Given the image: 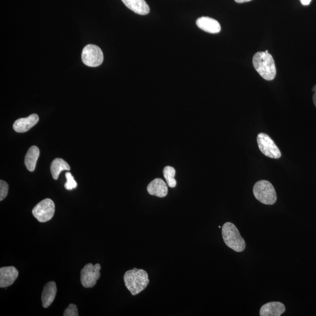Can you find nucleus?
Instances as JSON below:
<instances>
[{
	"label": "nucleus",
	"mask_w": 316,
	"mask_h": 316,
	"mask_svg": "<svg viewBox=\"0 0 316 316\" xmlns=\"http://www.w3.org/2000/svg\"><path fill=\"white\" fill-rule=\"evenodd\" d=\"M124 283L131 294L136 296L143 292L150 283L149 276L144 270L134 268L124 276Z\"/></svg>",
	"instance_id": "nucleus-1"
},
{
	"label": "nucleus",
	"mask_w": 316,
	"mask_h": 316,
	"mask_svg": "<svg viewBox=\"0 0 316 316\" xmlns=\"http://www.w3.org/2000/svg\"><path fill=\"white\" fill-rule=\"evenodd\" d=\"M254 68L262 78L268 81L274 80L277 75L273 57L269 53L259 52L254 55L253 59Z\"/></svg>",
	"instance_id": "nucleus-2"
},
{
	"label": "nucleus",
	"mask_w": 316,
	"mask_h": 316,
	"mask_svg": "<svg viewBox=\"0 0 316 316\" xmlns=\"http://www.w3.org/2000/svg\"><path fill=\"white\" fill-rule=\"evenodd\" d=\"M222 236L228 247L237 253L243 252L246 247L244 238L235 225L227 222L222 227Z\"/></svg>",
	"instance_id": "nucleus-3"
},
{
	"label": "nucleus",
	"mask_w": 316,
	"mask_h": 316,
	"mask_svg": "<svg viewBox=\"0 0 316 316\" xmlns=\"http://www.w3.org/2000/svg\"><path fill=\"white\" fill-rule=\"evenodd\" d=\"M253 193L255 197L264 204H274L277 200L274 187L267 180L257 181L253 188Z\"/></svg>",
	"instance_id": "nucleus-4"
},
{
	"label": "nucleus",
	"mask_w": 316,
	"mask_h": 316,
	"mask_svg": "<svg viewBox=\"0 0 316 316\" xmlns=\"http://www.w3.org/2000/svg\"><path fill=\"white\" fill-rule=\"evenodd\" d=\"M257 140L259 149L264 156L272 159H279L281 157L280 149L267 134H259Z\"/></svg>",
	"instance_id": "nucleus-5"
},
{
	"label": "nucleus",
	"mask_w": 316,
	"mask_h": 316,
	"mask_svg": "<svg viewBox=\"0 0 316 316\" xmlns=\"http://www.w3.org/2000/svg\"><path fill=\"white\" fill-rule=\"evenodd\" d=\"M55 205L50 199L40 201L32 210V214L41 223H45L52 219L54 216Z\"/></svg>",
	"instance_id": "nucleus-6"
},
{
	"label": "nucleus",
	"mask_w": 316,
	"mask_h": 316,
	"mask_svg": "<svg viewBox=\"0 0 316 316\" xmlns=\"http://www.w3.org/2000/svg\"><path fill=\"white\" fill-rule=\"evenodd\" d=\"M82 59L87 66L93 68L102 65L104 60L102 50L95 45H87L83 49Z\"/></svg>",
	"instance_id": "nucleus-7"
},
{
	"label": "nucleus",
	"mask_w": 316,
	"mask_h": 316,
	"mask_svg": "<svg viewBox=\"0 0 316 316\" xmlns=\"http://www.w3.org/2000/svg\"><path fill=\"white\" fill-rule=\"evenodd\" d=\"M101 265L97 264L95 265L88 264L85 265L81 271L80 281L86 288H93L97 284V280L100 278Z\"/></svg>",
	"instance_id": "nucleus-8"
},
{
	"label": "nucleus",
	"mask_w": 316,
	"mask_h": 316,
	"mask_svg": "<svg viewBox=\"0 0 316 316\" xmlns=\"http://www.w3.org/2000/svg\"><path fill=\"white\" fill-rule=\"evenodd\" d=\"M18 271L14 267L0 268V287L5 288L14 283L18 277Z\"/></svg>",
	"instance_id": "nucleus-9"
},
{
	"label": "nucleus",
	"mask_w": 316,
	"mask_h": 316,
	"mask_svg": "<svg viewBox=\"0 0 316 316\" xmlns=\"http://www.w3.org/2000/svg\"><path fill=\"white\" fill-rule=\"evenodd\" d=\"M39 122V117L36 114H31L28 117L16 120L13 125L16 132L23 133L27 132Z\"/></svg>",
	"instance_id": "nucleus-10"
},
{
	"label": "nucleus",
	"mask_w": 316,
	"mask_h": 316,
	"mask_svg": "<svg viewBox=\"0 0 316 316\" xmlns=\"http://www.w3.org/2000/svg\"><path fill=\"white\" fill-rule=\"evenodd\" d=\"M285 305L280 302H272L262 306L261 316H280L285 312Z\"/></svg>",
	"instance_id": "nucleus-11"
},
{
	"label": "nucleus",
	"mask_w": 316,
	"mask_h": 316,
	"mask_svg": "<svg viewBox=\"0 0 316 316\" xmlns=\"http://www.w3.org/2000/svg\"><path fill=\"white\" fill-rule=\"evenodd\" d=\"M196 25L203 31L210 33H217L221 31L219 22L216 19L207 16H203L197 19Z\"/></svg>",
	"instance_id": "nucleus-12"
},
{
	"label": "nucleus",
	"mask_w": 316,
	"mask_h": 316,
	"mask_svg": "<svg viewBox=\"0 0 316 316\" xmlns=\"http://www.w3.org/2000/svg\"><path fill=\"white\" fill-rule=\"evenodd\" d=\"M147 190L150 194L159 197H165L168 193L167 184L159 178L151 181L147 187Z\"/></svg>",
	"instance_id": "nucleus-13"
},
{
	"label": "nucleus",
	"mask_w": 316,
	"mask_h": 316,
	"mask_svg": "<svg viewBox=\"0 0 316 316\" xmlns=\"http://www.w3.org/2000/svg\"><path fill=\"white\" fill-rule=\"evenodd\" d=\"M57 293V287L55 282H49L43 288L42 294L43 307L48 308L54 301Z\"/></svg>",
	"instance_id": "nucleus-14"
},
{
	"label": "nucleus",
	"mask_w": 316,
	"mask_h": 316,
	"mask_svg": "<svg viewBox=\"0 0 316 316\" xmlns=\"http://www.w3.org/2000/svg\"><path fill=\"white\" fill-rule=\"evenodd\" d=\"M127 8L136 14L146 15L149 14L150 9L145 0H122Z\"/></svg>",
	"instance_id": "nucleus-15"
},
{
	"label": "nucleus",
	"mask_w": 316,
	"mask_h": 316,
	"mask_svg": "<svg viewBox=\"0 0 316 316\" xmlns=\"http://www.w3.org/2000/svg\"><path fill=\"white\" fill-rule=\"evenodd\" d=\"M39 154V150L36 146H32L30 148L26 153L25 158V164L30 172H33L35 170Z\"/></svg>",
	"instance_id": "nucleus-16"
},
{
	"label": "nucleus",
	"mask_w": 316,
	"mask_h": 316,
	"mask_svg": "<svg viewBox=\"0 0 316 316\" xmlns=\"http://www.w3.org/2000/svg\"><path fill=\"white\" fill-rule=\"evenodd\" d=\"M69 164L61 158H56L50 165V172L55 180L58 179L59 174L63 170H70Z\"/></svg>",
	"instance_id": "nucleus-17"
},
{
	"label": "nucleus",
	"mask_w": 316,
	"mask_h": 316,
	"mask_svg": "<svg viewBox=\"0 0 316 316\" xmlns=\"http://www.w3.org/2000/svg\"><path fill=\"white\" fill-rule=\"evenodd\" d=\"M175 174V169L173 167L168 166L164 168L163 176L168 186L174 188L176 186V180L174 179Z\"/></svg>",
	"instance_id": "nucleus-18"
},
{
	"label": "nucleus",
	"mask_w": 316,
	"mask_h": 316,
	"mask_svg": "<svg viewBox=\"0 0 316 316\" xmlns=\"http://www.w3.org/2000/svg\"><path fill=\"white\" fill-rule=\"evenodd\" d=\"M66 177V183L65 184V187L66 190H72L77 186V183L74 177L72 175V174L70 172H67L65 174Z\"/></svg>",
	"instance_id": "nucleus-19"
},
{
	"label": "nucleus",
	"mask_w": 316,
	"mask_h": 316,
	"mask_svg": "<svg viewBox=\"0 0 316 316\" xmlns=\"http://www.w3.org/2000/svg\"><path fill=\"white\" fill-rule=\"evenodd\" d=\"M8 184L5 181L0 180V201H2L7 196Z\"/></svg>",
	"instance_id": "nucleus-20"
},
{
	"label": "nucleus",
	"mask_w": 316,
	"mask_h": 316,
	"mask_svg": "<svg viewBox=\"0 0 316 316\" xmlns=\"http://www.w3.org/2000/svg\"><path fill=\"white\" fill-rule=\"evenodd\" d=\"M64 316H78V311L75 305L70 304L68 308L66 309L63 314Z\"/></svg>",
	"instance_id": "nucleus-21"
},
{
	"label": "nucleus",
	"mask_w": 316,
	"mask_h": 316,
	"mask_svg": "<svg viewBox=\"0 0 316 316\" xmlns=\"http://www.w3.org/2000/svg\"><path fill=\"white\" fill-rule=\"evenodd\" d=\"M313 92H314V96H313V100H314V103L316 107V85L314 86V88L312 89Z\"/></svg>",
	"instance_id": "nucleus-22"
},
{
	"label": "nucleus",
	"mask_w": 316,
	"mask_h": 316,
	"mask_svg": "<svg viewBox=\"0 0 316 316\" xmlns=\"http://www.w3.org/2000/svg\"><path fill=\"white\" fill-rule=\"evenodd\" d=\"M312 0H301L302 4L304 5H308L310 4Z\"/></svg>",
	"instance_id": "nucleus-23"
},
{
	"label": "nucleus",
	"mask_w": 316,
	"mask_h": 316,
	"mask_svg": "<svg viewBox=\"0 0 316 316\" xmlns=\"http://www.w3.org/2000/svg\"><path fill=\"white\" fill-rule=\"evenodd\" d=\"M251 1H252V0H235V1L238 3H243Z\"/></svg>",
	"instance_id": "nucleus-24"
},
{
	"label": "nucleus",
	"mask_w": 316,
	"mask_h": 316,
	"mask_svg": "<svg viewBox=\"0 0 316 316\" xmlns=\"http://www.w3.org/2000/svg\"><path fill=\"white\" fill-rule=\"evenodd\" d=\"M265 52L268 53V50H265Z\"/></svg>",
	"instance_id": "nucleus-25"
},
{
	"label": "nucleus",
	"mask_w": 316,
	"mask_h": 316,
	"mask_svg": "<svg viewBox=\"0 0 316 316\" xmlns=\"http://www.w3.org/2000/svg\"><path fill=\"white\" fill-rule=\"evenodd\" d=\"M218 228H221V226H218Z\"/></svg>",
	"instance_id": "nucleus-26"
}]
</instances>
